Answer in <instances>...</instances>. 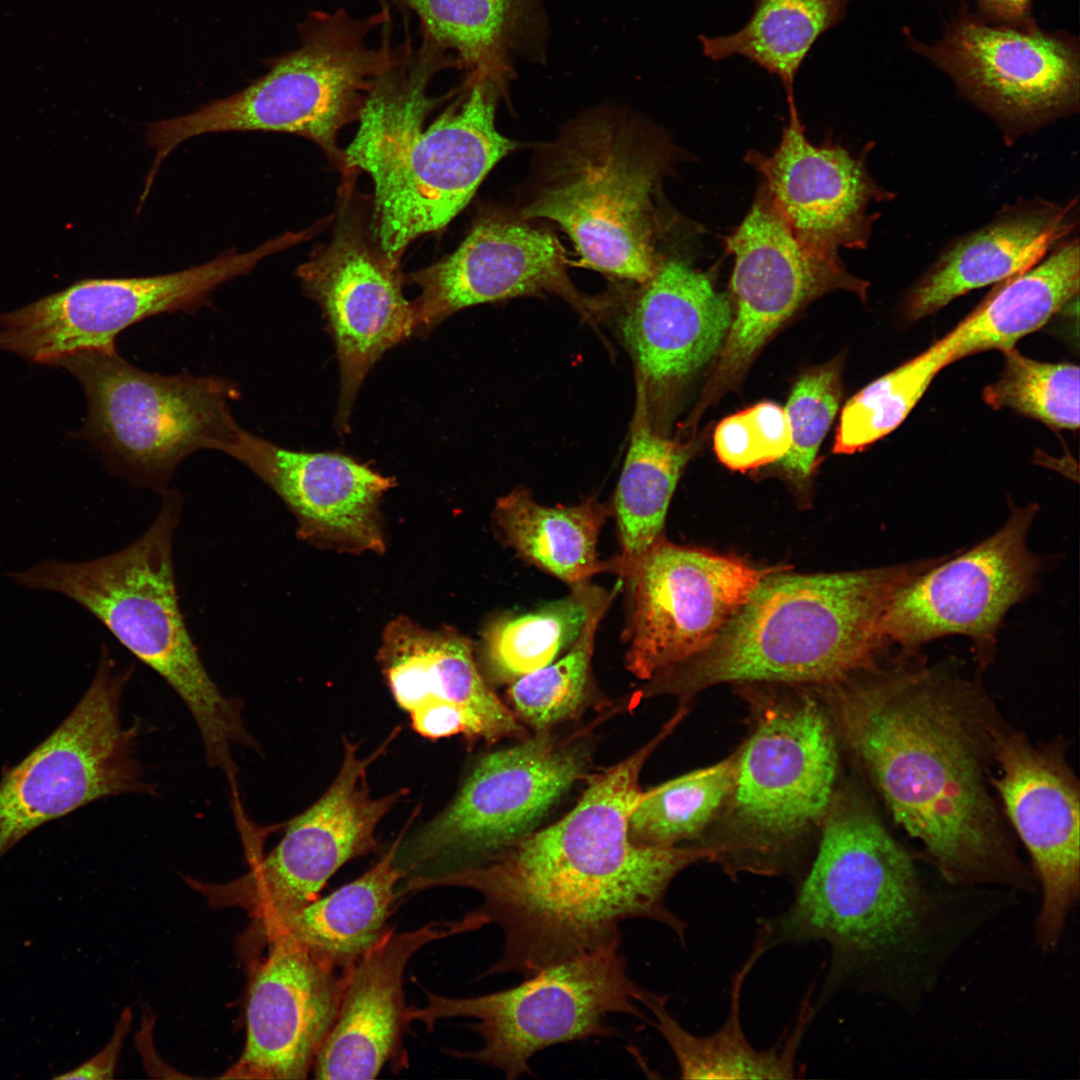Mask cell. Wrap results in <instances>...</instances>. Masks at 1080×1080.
<instances>
[{
    "label": "cell",
    "mask_w": 1080,
    "mask_h": 1080,
    "mask_svg": "<svg viewBox=\"0 0 1080 1080\" xmlns=\"http://www.w3.org/2000/svg\"><path fill=\"white\" fill-rule=\"evenodd\" d=\"M848 0H754L750 19L728 35L699 36L713 61L741 56L776 76L795 107L796 75L815 42L844 19Z\"/></svg>",
    "instance_id": "obj_36"
},
{
    "label": "cell",
    "mask_w": 1080,
    "mask_h": 1080,
    "mask_svg": "<svg viewBox=\"0 0 1080 1080\" xmlns=\"http://www.w3.org/2000/svg\"><path fill=\"white\" fill-rule=\"evenodd\" d=\"M417 815L418 809L379 861L360 877L265 928L249 931L250 936L265 944L274 935L286 934L320 962L348 970L390 928L387 922L400 898L399 883L405 879L396 855Z\"/></svg>",
    "instance_id": "obj_32"
},
{
    "label": "cell",
    "mask_w": 1080,
    "mask_h": 1080,
    "mask_svg": "<svg viewBox=\"0 0 1080 1080\" xmlns=\"http://www.w3.org/2000/svg\"><path fill=\"white\" fill-rule=\"evenodd\" d=\"M785 409L764 401L724 418L714 432V450L727 468L745 472L779 462L790 449Z\"/></svg>",
    "instance_id": "obj_43"
},
{
    "label": "cell",
    "mask_w": 1080,
    "mask_h": 1080,
    "mask_svg": "<svg viewBox=\"0 0 1080 1080\" xmlns=\"http://www.w3.org/2000/svg\"><path fill=\"white\" fill-rule=\"evenodd\" d=\"M733 318L728 297L678 258H660L622 319L649 400L687 380L720 351Z\"/></svg>",
    "instance_id": "obj_28"
},
{
    "label": "cell",
    "mask_w": 1080,
    "mask_h": 1080,
    "mask_svg": "<svg viewBox=\"0 0 1080 1080\" xmlns=\"http://www.w3.org/2000/svg\"><path fill=\"white\" fill-rule=\"evenodd\" d=\"M1062 736L1036 742L1010 724L1000 733L991 778L1009 826L1041 889L1035 924L1055 951L1080 891V785Z\"/></svg>",
    "instance_id": "obj_19"
},
{
    "label": "cell",
    "mask_w": 1080,
    "mask_h": 1080,
    "mask_svg": "<svg viewBox=\"0 0 1080 1080\" xmlns=\"http://www.w3.org/2000/svg\"><path fill=\"white\" fill-rule=\"evenodd\" d=\"M1008 137L1078 110L1079 51L1063 33L990 24L963 11L934 44L909 40Z\"/></svg>",
    "instance_id": "obj_17"
},
{
    "label": "cell",
    "mask_w": 1080,
    "mask_h": 1080,
    "mask_svg": "<svg viewBox=\"0 0 1080 1080\" xmlns=\"http://www.w3.org/2000/svg\"><path fill=\"white\" fill-rule=\"evenodd\" d=\"M519 216L552 221L581 264L643 284L657 255L655 196L673 160L646 121L614 106L580 115L540 153Z\"/></svg>",
    "instance_id": "obj_7"
},
{
    "label": "cell",
    "mask_w": 1080,
    "mask_h": 1080,
    "mask_svg": "<svg viewBox=\"0 0 1080 1080\" xmlns=\"http://www.w3.org/2000/svg\"><path fill=\"white\" fill-rule=\"evenodd\" d=\"M227 454L283 500L302 540L341 552L385 551L379 506L392 478L345 455L288 450L244 429Z\"/></svg>",
    "instance_id": "obj_26"
},
{
    "label": "cell",
    "mask_w": 1080,
    "mask_h": 1080,
    "mask_svg": "<svg viewBox=\"0 0 1080 1080\" xmlns=\"http://www.w3.org/2000/svg\"><path fill=\"white\" fill-rule=\"evenodd\" d=\"M620 947L618 938L543 968L516 986L478 996L448 997L423 989L426 1004L410 1007L409 1018L428 1031L441 1020L473 1018L469 1028L483 1040L481 1048H446L447 1055L493 1067L507 1079L534 1076L530 1060L539 1051L615 1035L606 1022L610 1014L649 1022L638 1006L644 988L630 977Z\"/></svg>",
    "instance_id": "obj_11"
},
{
    "label": "cell",
    "mask_w": 1080,
    "mask_h": 1080,
    "mask_svg": "<svg viewBox=\"0 0 1080 1080\" xmlns=\"http://www.w3.org/2000/svg\"><path fill=\"white\" fill-rule=\"evenodd\" d=\"M397 730L367 757H360L358 745L345 738L342 764L331 785L288 823L278 845L247 873L225 883L188 877L185 882L213 908L247 911L254 919L251 931L314 901L343 865L378 850L379 822L408 793L401 789L374 798L367 782L369 766L384 754Z\"/></svg>",
    "instance_id": "obj_14"
},
{
    "label": "cell",
    "mask_w": 1080,
    "mask_h": 1080,
    "mask_svg": "<svg viewBox=\"0 0 1080 1080\" xmlns=\"http://www.w3.org/2000/svg\"><path fill=\"white\" fill-rule=\"evenodd\" d=\"M305 293L321 307L341 373L337 426L348 431L356 394L381 355L415 332V314L397 265L371 232L342 219L331 241L297 269Z\"/></svg>",
    "instance_id": "obj_21"
},
{
    "label": "cell",
    "mask_w": 1080,
    "mask_h": 1080,
    "mask_svg": "<svg viewBox=\"0 0 1080 1080\" xmlns=\"http://www.w3.org/2000/svg\"><path fill=\"white\" fill-rule=\"evenodd\" d=\"M251 269L247 253L228 249L178 272L83 279L10 311L9 339L25 360L50 366L80 351L113 352L116 337L128 327L159 314L195 312L210 303L216 288Z\"/></svg>",
    "instance_id": "obj_20"
},
{
    "label": "cell",
    "mask_w": 1080,
    "mask_h": 1080,
    "mask_svg": "<svg viewBox=\"0 0 1080 1080\" xmlns=\"http://www.w3.org/2000/svg\"><path fill=\"white\" fill-rule=\"evenodd\" d=\"M409 279L420 289L412 305L421 333L463 308L542 293L559 295L587 315L556 237L502 212L480 216L452 254Z\"/></svg>",
    "instance_id": "obj_24"
},
{
    "label": "cell",
    "mask_w": 1080,
    "mask_h": 1080,
    "mask_svg": "<svg viewBox=\"0 0 1080 1080\" xmlns=\"http://www.w3.org/2000/svg\"><path fill=\"white\" fill-rule=\"evenodd\" d=\"M1037 513L1035 504L1011 505L993 534L944 555L903 586L882 621L889 649L920 652L934 640L959 635L971 641L979 670L989 667L1005 616L1035 591L1046 568L1028 544Z\"/></svg>",
    "instance_id": "obj_15"
},
{
    "label": "cell",
    "mask_w": 1080,
    "mask_h": 1080,
    "mask_svg": "<svg viewBox=\"0 0 1080 1080\" xmlns=\"http://www.w3.org/2000/svg\"><path fill=\"white\" fill-rule=\"evenodd\" d=\"M299 46L271 60L269 71L236 94L147 125L153 164L182 142L207 133L265 131L308 138L342 163L339 130L357 120L372 83L404 53L393 45L391 7L366 17L346 9L313 10L297 25Z\"/></svg>",
    "instance_id": "obj_8"
},
{
    "label": "cell",
    "mask_w": 1080,
    "mask_h": 1080,
    "mask_svg": "<svg viewBox=\"0 0 1080 1080\" xmlns=\"http://www.w3.org/2000/svg\"><path fill=\"white\" fill-rule=\"evenodd\" d=\"M473 932L463 916L430 921L403 932L390 927L348 970L335 1020L317 1056L313 1077L373 1079L384 1067H409L404 1040L412 1022L404 993L410 960L428 944Z\"/></svg>",
    "instance_id": "obj_25"
},
{
    "label": "cell",
    "mask_w": 1080,
    "mask_h": 1080,
    "mask_svg": "<svg viewBox=\"0 0 1080 1080\" xmlns=\"http://www.w3.org/2000/svg\"><path fill=\"white\" fill-rule=\"evenodd\" d=\"M265 944L249 969L245 1045L223 1079H306L338 1011L345 972L286 934Z\"/></svg>",
    "instance_id": "obj_23"
},
{
    "label": "cell",
    "mask_w": 1080,
    "mask_h": 1080,
    "mask_svg": "<svg viewBox=\"0 0 1080 1080\" xmlns=\"http://www.w3.org/2000/svg\"><path fill=\"white\" fill-rule=\"evenodd\" d=\"M461 69L458 59L422 36L376 77L342 164L374 183L371 235L398 265L417 237L444 228L471 200L490 170L518 144L496 127L509 80L468 72L446 94L433 96L436 76Z\"/></svg>",
    "instance_id": "obj_4"
},
{
    "label": "cell",
    "mask_w": 1080,
    "mask_h": 1080,
    "mask_svg": "<svg viewBox=\"0 0 1080 1080\" xmlns=\"http://www.w3.org/2000/svg\"><path fill=\"white\" fill-rule=\"evenodd\" d=\"M1079 292V241H1062L1029 269L998 283L969 315L937 342L951 364L988 350L1014 348Z\"/></svg>",
    "instance_id": "obj_33"
},
{
    "label": "cell",
    "mask_w": 1080,
    "mask_h": 1080,
    "mask_svg": "<svg viewBox=\"0 0 1080 1080\" xmlns=\"http://www.w3.org/2000/svg\"><path fill=\"white\" fill-rule=\"evenodd\" d=\"M662 738L589 776L577 804L552 825L480 864L404 884L407 894L456 887L481 895L466 915L476 931L497 926L503 949L479 978L529 977L621 938L620 925L632 919L660 923L686 945L688 925L668 907L667 892L687 867L713 861L714 850L641 846L628 834L644 794L641 769Z\"/></svg>",
    "instance_id": "obj_2"
},
{
    "label": "cell",
    "mask_w": 1080,
    "mask_h": 1080,
    "mask_svg": "<svg viewBox=\"0 0 1080 1080\" xmlns=\"http://www.w3.org/2000/svg\"><path fill=\"white\" fill-rule=\"evenodd\" d=\"M803 128L797 108H789L776 149L769 155L750 152L746 161L763 176L761 188L804 243L830 254L865 248L875 219L869 205L889 193L861 160L839 145H814Z\"/></svg>",
    "instance_id": "obj_27"
},
{
    "label": "cell",
    "mask_w": 1080,
    "mask_h": 1080,
    "mask_svg": "<svg viewBox=\"0 0 1080 1080\" xmlns=\"http://www.w3.org/2000/svg\"><path fill=\"white\" fill-rule=\"evenodd\" d=\"M132 1015L131 1010L126 1008L111 1036L109 1042L95 1056L79 1065L78 1067L55 1076L54 1079H88L104 1080L111 1079L114 1075L119 1055L122 1050L124 1039L129 1032Z\"/></svg>",
    "instance_id": "obj_44"
},
{
    "label": "cell",
    "mask_w": 1080,
    "mask_h": 1080,
    "mask_svg": "<svg viewBox=\"0 0 1080 1080\" xmlns=\"http://www.w3.org/2000/svg\"><path fill=\"white\" fill-rule=\"evenodd\" d=\"M823 688L891 820L946 884L1037 892L991 784L1009 723L978 674L896 650Z\"/></svg>",
    "instance_id": "obj_1"
},
{
    "label": "cell",
    "mask_w": 1080,
    "mask_h": 1080,
    "mask_svg": "<svg viewBox=\"0 0 1080 1080\" xmlns=\"http://www.w3.org/2000/svg\"><path fill=\"white\" fill-rule=\"evenodd\" d=\"M773 570L662 536L625 578L631 592L626 668L653 680L698 656Z\"/></svg>",
    "instance_id": "obj_16"
},
{
    "label": "cell",
    "mask_w": 1080,
    "mask_h": 1080,
    "mask_svg": "<svg viewBox=\"0 0 1080 1080\" xmlns=\"http://www.w3.org/2000/svg\"><path fill=\"white\" fill-rule=\"evenodd\" d=\"M988 21L1002 24L1025 26L1033 23L1031 19L1032 0H976Z\"/></svg>",
    "instance_id": "obj_45"
},
{
    "label": "cell",
    "mask_w": 1080,
    "mask_h": 1080,
    "mask_svg": "<svg viewBox=\"0 0 1080 1080\" xmlns=\"http://www.w3.org/2000/svg\"><path fill=\"white\" fill-rule=\"evenodd\" d=\"M999 379L986 386L983 399L994 409H1011L1058 429L1079 428V366L1030 359L1015 347L1003 351Z\"/></svg>",
    "instance_id": "obj_41"
},
{
    "label": "cell",
    "mask_w": 1080,
    "mask_h": 1080,
    "mask_svg": "<svg viewBox=\"0 0 1080 1080\" xmlns=\"http://www.w3.org/2000/svg\"><path fill=\"white\" fill-rule=\"evenodd\" d=\"M613 508L595 497L578 505L549 507L525 488L497 500L494 520L506 545L527 562L571 586L601 572H614L613 560L600 561L597 542Z\"/></svg>",
    "instance_id": "obj_35"
},
{
    "label": "cell",
    "mask_w": 1080,
    "mask_h": 1080,
    "mask_svg": "<svg viewBox=\"0 0 1080 1080\" xmlns=\"http://www.w3.org/2000/svg\"><path fill=\"white\" fill-rule=\"evenodd\" d=\"M414 14L421 36L452 53L466 72L512 80L517 64H545L546 0H387ZM403 15V16H404Z\"/></svg>",
    "instance_id": "obj_30"
},
{
    "label": "cell",
    "mask_w": 1080,
    "mask_h": 1080,
    "mask_svg": "<svg viewBox=\"0 0 1080 1080\" xmlns=\"http://www.w3.org/2000/svg\"><path fill=\"white\" fill-rule=\"evenodd\" d=\"M606 593L586 582L540 609L491 621L481 644L486 675L496 683H512L553 662L574 644L592 608Z\"/></svg>",
    "instance_id": "obj_37"
},
{
    "label": "cell",
    "mask_w": 1080,
    "mask_h": 1080,
    "mask_svg": "<svg viewBox=\"0 0 1080 1080\" xmlns=\"http://www.w3.org/2000/svg\"><path fill=\"white\" fill-rule=\"evenodd\" d=\"M947 365L936 341L854 394L841 411L833 452H859L894 431Z\"/></svg>",
    "instance_id": "obj_39"
},
{
    "label": "cell",
    "mask_w": 1080,
    "mask_h": 1080,
    "mask_svg": "<svg viewBox=\"0 0 1080 1080\" xmlns=\"http://www.w3.org/2000/svg\"><path fill=\"white\" fill-rule=\"evenodd\" d=\"M53 367L69 371L86 395L87 415L74 436L138 487L164 491L187 456L227 453L243 429L231 411L241 391L228 378L148 372L116 351L76 352Z\"/></svg>",
    "instance_id": "obj_9"
},
{
    "label": "cell",
    "mask_w": 1080,
    "mask_h": 1080,
    "mask_svg": "<svg viewBox=\"0 0 1080 1080\" xmlns=\"http://www.w3.org/2000/svg\"><path fill=\"white\" fill-rule=\"evenodd\" d=\"M582 743L536 733L483 756L455 798L396 855L405 879L480 864L534 830L555 802L585 776ZM403 880V881H404Z\"/></svg>",
    "instance_id": "obj_13"
},
{
    "label": "cell",
    "mask_w": 1080,
    "mask_h": 1080,
    "mask_svg": "<svg viewBox=\"0 0 1080 1080\" xmlns=\"http://www.w3.org/2000/svg\"><path fill=\"white\" fill-rule=\"evenodd\" d=\"M618 588L607 592L592 608L582 631L557 661L512 682L508 697L514 714L536 733L570 718L587 695L595 635Z\"/></svg>",
    "instance_id": "obj_40"
},
{
    "label": "cell",
    "mask_w": 1080,
    "mask_h": 1080,
    "mask_svg": "<svg viewBox=\"0 0 1080 1080\" xmlns=\"http://www.w3.org/2000/svg\"><path fill=\"white\" fill-rule=\"evenodd\" d=\"M1077 200H1021L982 228L954 241L905 300L910 320L922 319L955 298L999 283L1041 261L1078 223Z\"/></svg>",
    "instance_id": "obj_29"
},
{
    "label": "cell",
    "mask_w": 1080,
    "mask_h": 1080,
    "mask_svg": "<svg viewBox=\"0 0 1080 1080\" xmlns=\"http://www.w3.org/2000/svg\"><path fill=\"white\" fill-rule=\"evenodd\" d=\"M133 673L104 644L94 677L65 719L0 777V858L47 822L102 798L155 794L135 747L140 726L126 727L121 700Z\"/></svg>",
    "instance_id": "obj_12"
},
{
    "label": "cell",
    "mask_w": 1080,
    "mask_h": 1080,
    "mask_svg": "<svg viewBox=\"0 0 1080 1080\" xmlns=\"http://www.w3.org/2000/svg\"><path fill=\"white\" fill-rule=\"evenodd\" d=\"M841 394L839 359L808 371L794 386L784 408L792 442L779 461L790 476L805 479L811 474L820 445L839 409Z\"/></svg>",
    "instance_id": "obj_42"
},
{
    "label": "cell",
    "mask_w": 1080,
    "mask_h": 1080,
    "mask_svg": "<svg viewBox=\"0 0 1080 1080\" xmlns=\"http://www.w3.org/2000/svg\"><path fill=\"white\" fill-rule=\"evenodd\" d=\"M938 560L828 574L775 569L705 651L650 688L688 700L723 683L824 687L872 669L891 651L882 621L892 599Z\"/></svg>",
    "instance_id": "obj_5"
},
{
    "label": "cell",
    "mask_w": 1080,
    "mask_h": 1080,
    "mask_svg": "<svg viewBox=\"0 0 1080 1080\" xmlns=\"http://www.w3.org/2000/svg\"><path fill=\"white\" fill-rule=\"evenodd\" d=\"M689 456L688 446L654 428L645 384L636 375L629 446L612 506L621 545L614 572L622 578L663 536L668 506Z\"/></svg>",
    "instance_id": "obj_34"
},
{
    "label": "cell",
    "mask_w": 1080,
    "mask_h": 1080,
    "mask_svg": "<svg viewBox=\"0 0 1080 1080\" xmlns=\"http://www.w3.org/2000/svg\"><path fill=\"white\" fill-rule=\"evenodd\" d=\"M182 497L162 491L160 511L132 544L97 559L43 560L9 572L16 584L61 594L95 616L136 658L178 694L192 714L208 765L228 780L237 776L232 746L256 750L242 702L224 696L209 676L180 610L172 543Z\"/></svg>",
    "instance_id": "obj_6"
},
{
    "label": "cell",
    "mask_w": 1080,
    "mask_h": 1080,
    "mask_svg": "<svg viewBox=\"0 0 1080 1080\" xmlns=\"http://www.w3.org/2000/svg\"><path fill=\"white\" fill-rule=\"evenodd\" d=\"M815 857L792 902L759 921L769 949L822 942L819 1002L850 989L913 1008L962 938L959 895L937 891L861 793L834 795Z\"/></svg>",
    "instance_id": "obj_3"
},
{
    "label": "cell",
    "mask_w": 1080,
    "mask_h": 1080,
    "mask_svg": "<svg viewBox=\"0 0 1080 1080\" xmlns=\"http://www.w3.org/2000/svg\"><path fill=\"white\" fill-rule=\"evenodd\" d=\"M726 249L734 256L735 314L700 409L735 384L777 329L810 301L835 290L867 298L868 282L848 272L838 254L799 239L761 187Z\"/></svg>",
    "instance_id": "obj_18"
},
{
    "label": "cell",
    "mask_w": 1080,
    "mask_h": 1080,
    "mask_svg": "<svg viewBox=\"0 0 1080 1080\" xmlns=\"http://www.w3.org/2000/svg\"><path fill=\"white\" fill-rule=\"evenodd\" d=\"M736 755L644 791L628 826L637 845L668 847L697 836L727 803Z\"/></svg>",
    "instance_id": "obj_38"
},
{
    "label": "cell",
    "mask_w": 1080,
    "mask_h": 1080,
    "mask_svg": "<svg viewBox=\"0 0 1080 1080\" xmlns=\"http://www.w3.org/2000/svg\"><path fill=\"white\" fill-rule=\"evenodd\" d=\"M837 767L833 722L814 697L770 702L736 755L727 800L736 832L710 846L714 862L733 879L792 874L802 837L832 803Z\"/></svg>",
    "instance_id": "obj_10"
},
{
    "label": "cell",
    "mask_w": 1080,
    "mask_h": 1080,
    "mask_svg": "<svg viewBox=\"0 0 1080 1080\" xmlns=\"http://www.w3.org/2000/svg\"><path fill=\"white\" fill-rule=\"evenodd\" d=\"M770 950L757 931L745 963L732 977L729 1011L724 1023L705 1036L687 1031L669 1012L668 996L643 989L639 1003L655 1020L652 1025L670 1047L682 1079H792L797 1076V1055L816 1007L812 989L805 994L793 1027L773 1046L757 1049L747 1038L740 1017L745 980L759 958Z\"/></svg>",
    "instance_id": "obj_31"
},
{
    "label": "cell",
    "mask_w": 1080,
    "mask_h": 1080,
    "mask_svg": "<svg viewBox=\"0 0 1080 1080\" xmlns=\"http://www.w3.org/2000/svg\"><path fill=\"white\" fill-rule=\"evenodd\" d=\"M377 661L391 693L421 736L463 735L494 743L524 739L514 712L488 685L472 642L451 627L427 629L407 617L384 629Z\"/></svg>",
    "instance_id": "obj_22"
}]
</instances>
